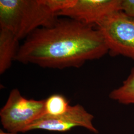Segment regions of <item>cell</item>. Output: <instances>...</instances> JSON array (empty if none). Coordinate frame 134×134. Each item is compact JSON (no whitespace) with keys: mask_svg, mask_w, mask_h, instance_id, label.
I'll return each instance as SVG.
<instances>
[{"mask_svg":"<svg viewBox=\"0 0 134 134\" xmlns=\"http://www.w3.org/2000/svg\"><path fill=\"white\" fill-rule=\"evenodd\" d=\"M108 53L100 32L93 26L65 18L35 30L19 46L15 60L42 68H79Z\"/></svg>","mask_w":134,"mask_h":134,"instance_id":"cell-1","label":"cell"},{"mask_svg":"<svg viewBox=\"0 0 134 134\" xmlns=\"http://www.w3.org/2000/svg\"><path fill=\"white\" fill-rule=\"evenodd\" d=\"M76 0H0V29H7L19 41L35 30L52 26L58 14Z\"/></svg>","mask_w":134,"mask_h":134,"instance_id":"cell-2","label":"cell"},{"mask_svg":"<svg viewBox=\"0 0 134 134\" xmlns=\"http://www.w3.org/2000/svg\"><path fill=\"white\" fill-rule=\"evenodd\" d=\"M45 100L29 99L16 88L10 92L0 110L1 122L7 132L25 133L27 128L44 114Z\"/></svg>","mask_w":134,"mask_h":134,"instance_id":"cell-3","label":"cell"},{"mask_svg":"<svg viewBox=\"0 0 134 134\" xmlns=\"http://www.w3.org/2000/svg\"><path fill=\"white\" fill-rule=\"evenodd\" d=\"M113 56L134 60V19L122 10L111 14L96 26Z\"/></svg>","mask_w":134,"mask_h":134,"instance_id":"cell-4","label":"cell"},{"mask_svg":"<svg viewBox=\"0 0 134 134\" xmlns=\"http://www.w3.org/2000/svg\"><path fill=\"white\" fill-rule=\"evenodd\" d=\"M94 116L80 104L71 105L67 112L57 116L44 115L29 125L25 132L42 130L49 131L65 132L72 128L80 127L94 134L98 131L93 124Z\"/></svg>","mask_w":134,"mask_h":134,"instance_id":"cell-5","label":"cell"},{"mask_svg":"<svg viewBox=\"0 0 134 134\" xmlns=\"http://www.w3.org/2000/svg\"><path fill=\"white\" fill-rule=\"evenodd\" d=\"M121 2L122 0H76L71 7L59 12L58 16L96 26L111 14L121 10Z\"/></svg>","mask_w":134,"mask_h":134,"instance_id":"cell-6","label":"cell"},{"mask_svg":"<svg viewBox=\"0 0 134 134\" xmlns=\"http://www.w3.org/2000/svg\"><path fill=\"white\" fill-rule=\"evenodd\" d=\"M19 41L10 31L0 29V74L2 75L15 60L19 50Z\"/></svg>","mask_w":134,"mask_h":134,"instance_id":"cell-7","label":"cell"},{"mask_svg":"<svg viewBox=\"0 0 134 134\" xmlns=\"http://www.w3.org/2000/svg\"><path fill=\"white\" fill-rule=\"evenodd\" d=\"M110 99L123 104H134V67L129 76L118 88L109 93Z\"/></svg>","mask_w":134,"mask_h":134,"instance_id":"cell-8","label":"cell"},{"mask_svg":"<svg viewBox=\"0 0 134 134\" xmlns=\"http://www.w3.org/2000/svg\"><path fill=\"white\" fill-rule=\"evenodd\" d=\"M70 106L69 101L63 95L53 94L45 99L44 115L57 116L62 115L67 112Z\"/></svg>","mask_w":134,"mask_h":134,"instance_id":"cell-9","label":"cell"},{"mask_svg":"<svg viewBox=\"0 0 134 134\" xmlns=\"http://www.w3.org/2000/svg\"><path fill=\"white\" fill-rule=\"evenodd\" d=\"M121 10L134 19V0H122Z\"/></svg>","mask_w":134,"mask_h":134,"instance_id":"cell-10","label":"cell"},{"mask_svg":"<svg viewBox=\"0 0 134 134\" xmlns=\"http://www.w3.org/2000/svg\"><path fill=\"white\" fill-rule=\"evenodd\" d=\"M0 134H19L16 133H12V132H5L2 129L0 130Z\"/></svg>","mask_w":134,"mask_h":134,"instance_id":"cell-11","label":"cell"}]
</instances>
